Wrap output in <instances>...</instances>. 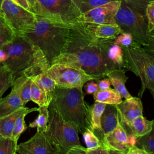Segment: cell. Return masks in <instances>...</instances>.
I'll list each match as a JSON object with an SVG mask.
<instances>
[{"mask_svg": "<svg viewBox=\"0 0 154 154\" xmlns=\"http://www.w3.org/2000/svg\"><path fill=\"white\" fill-rule=\"evenodd\" d=\"M54 63L79 67L93 76L95 81L106 77V73L112 70L102 52L99 38L82 22L70 26L67 42Z\"/></svg>", "mask_w": 154, "mask_h": 154, "instance_id": "obj_1", "label": "cell"}, {"mask_svg": "<svg viewBox=\"0 0 154 154\" xmlns=\"http://www.w3.org/2000/svg\"><path fill=\"white\" fill-rule=\"evenodd\" d=\"M1 47L8 54V59L4 64L16 76L24 75L31 78L46 72L51 66L41 49L23 37L16 35Z\"/></svg>", "mask_w": 154, "mask_h": 154, "instance_id": "obj_2", "label": "cell"}, {"mask_svg": "<svg viewBox=\"0 0 154 154\" xmlns=\"http://www.w3.org/2000/svg\"><path fill=\"white\" fill-rule=\"evenodd\" d=\"M33 30L22 37L39 48L51 66L61 53L72 25L55 22L38 15Z\"/></svg>", "mask_w": 154, "mask_h": 154, "instance_id": "obj_3", "label": "cell"}, {"mask_svg": "<svg viewBox=\"0 0 154 154\" xmlns=\"http://www.w3.org/2000/svg\"><path fill=\"white\" fill-rule=\"evenodd\" d=\"M49 108L57 110L65 120L76 126L81 134L91 129L90 106L84 100L82 88L56 87Z\"/></svg>", "mask_w": 154, "mask_h": 154, "instance_id": "obj_4", "label": "cell"}, {"mask_svg": "<svg viewBox=\"0 0 154 154\" xmlns=\"http://www.w3.org/2000/svg\"><path fill=\"white\" fill-rule=\"evenodd\" d=\"M150 0H121L116 14L117 24L122 32L132 35L134 42L144 47L148 45L150 32L146 8Z\"/></svg>", "mask_w": 154, "mask_h": 154, "instance_id": "obj_5", "label": "cell"}, {"mask_svg": "<svg viewBox=\"0 0 154 154\" xmlns=\"http://www.w3.org/2000/svg\"><path fill=\"white\" fill-rule=\"evenodd\" d=\"M122 48L124 55L123 67L141 79V87L138 96L141 98L146 89L154 88V57L134 42L128 46Z\"/></svg>", "mask_w": 154, "mask_h": 154, "instance_id": "obj_6", "label": "cell"}, {"mask_svg": "<svg viewBox=\"0 0 154 154\" xmlns=\"http://www.w3.org/2000/svg\"><path fill=\"white\" fill-rule=\"evenodd\" d=\"M49 114L48 128L44 134L60 154H67L72 147L81 144L78 129L65 120L57 110L49 108Z\"/></svg>", "mask_w": 154, "mask_h": 154, "instance_id": "obj_7", "label": "cell"}, {"mask_svg": "<svg viewBox=\"0 0 154 154\" xmlns=\"http://www.w3.org/2000/svg\"><path fill=\"white\" fill-rule=\"evenodd\" d=\"M32 11L48 20L66 25L80 22L82 16L73 0H35Z\"/></svg>", "mask_w": 154, "mask_h": 154, "instance_id": "obj_8", "label": "cell"}, {"mask_svg": "<svg viewBox=\"0 0 154 154\" xmlns=\"http://www.w3.org/2000/svg\"><path fill=\"white\" fill-rule=\"evenodd\" d=\"M0 8L1 14L16 35L23 36L33 30L37 20L35 13L10 0H2Z\"/></svg>", "mask_w": 154, "mask_h": 154, "instance_id": "obj_9", "label": "cell"}, {"mask_svg": "<svg viewBox=\"0 0 154 154\" xmlns=\"http://www.w3.org/2000/svg\"><path fill=\"white\" fill-rule=\"evenodd\" d=\"M57 87L60 88H82L84 84L94 78L82 69L63 63H54L47 70Z\"/></svg>", "mask_w": 154, "mask_h": 154, "instance_id": "obj_10", "label": "cell"}, {"mask_svg": "<svg viewBox=\"0 0 154 154\" xmlns=\"http://www.w3.org/2000/svg\"><path fill=\"white\" fill-rule=\"evenodd\" d=\"M120 5L121 0H114L94 8L82 14L80 22L95 24H117L115 16Z\"/></svg>", "mask_w": 154, "mask_h": 154, "instance_id": "obj_11", "label": "cell"}, {"mask_svg": "<svg viewBox=\"0 0 154 154\" xmlns=\"http://www.w3.org/2000/svg\"><path fill=\"white\" fill-rule=\"evenodd\" d=\"M16 151L20 154H60L45 134L38 132L28 141L17 144Z\"/></svg>", "mask_w": 154, "mask_h": 154, "instance_id": "obj_12", "label": "cell"}, {"mask_svg": "<svg viewBox=\"0 0 154 154\" xmlns=\"http://www.w3.org/2000/svg\"><path fill=\"white\" fill-rule=\"evenodd\" d=\"M101 141L110 150L111 154H125L129 147L128 134L120 120L118 125L112 131L103 135Z\"/></svg>", "mask_w": 154, "mask_h": 154, "instance_id": "obj_13", "label": "cell"}, {"mask_svg": "<svg viewBox=\"0 0 154 154\" xmlns=\"http://www.w3.org/2000/svg\"><path fill=\"white\" fill-rule=\"evenodd\" d=\"M114 40L99 38L102 52L112 69L122 68L124 66L123 48L114 44Z\"/></svg>", "mask_w": 154, "mask_h": 154, "instance_id": "obj_14", "label": "cell"}, {"mask_svg": "<svg viewBox=\"0 0 154 154\" xmlns=\"http://www.w3.org/2000/svg\"><path fill=\"white\" fill-rule=\"evenodd\" d=\"M119 114L120 122L131 120L143 116V104L141 98L132 96L125 99L120 103L116 105Z\"/></svg>", "mask_w": 154, "mask_h": 154, "instance_id": "obj_15", "label": "cell"}, {"mask_svg": "<svg viewBox=\"0 0 154 154\" xmlns=\"http://www.w3.org/2000/svg\"><path fill=\"white\" fill-rule=\"evenodd\" d=\"M153 123V120H149L143 116L131 120L120 122L128 135L133 134L137 138L149 132L152 129Z\"/></svg>", "mask_w": 154, "mask_h": 154, "instance_id": "obj_16", "label": "cell"}, {"mask_svg": "<svg viewBox=\"0 0 154 154\" xmlns=\"http://www.w3.org/2000/svg\"><path fill=\"white\" fill-rule=\"evenodd\" d=\"M38 111V108H29L22 106L10 114L0 117V135L6 137H12L15 122L18 117L23 114H29Z\"/></svg>", "mask_w": 154, "mask_h": 154, "instance_id": "obj_17", "label": "cell"}, {"mask_svg": "<svg viewBox=\"0 0 154 154\" xmlns=\"http://www.w3.org/2000/svg\"><path fill=\"white\" fill-rule=\"evenodd\" d=\"M126 70L124 67L114 69L109 71L106 76L110 80L111 85L114 87L116 91L124 99H128L132 97L125 85L128 78L126 75Z\"/></svg>", "mask_w": 154, "mask_h": 154, "instance_id": "obj_18", "label": "cell"}, {"mask_svg": "<svg viewBox=\"0 0 154 154\" xmlns=\"http://www.w3.org/2000/svg\"><path fill=\"white\" fill-rule=\"evenodd\" d=\"M85 23L88 30L97 38L115 39L122 32L117 24Z\"/></svg>", "mask_w": 154, "mask_h": 154, "instance_id": "obj_19", "label": "cell"}, {"mask_svg": "<svg viewBox=\"0 0 154 154\" xmlns=\"http://www.w3.org/2000/svg\"><path fill=\"white\" fill-rule=\"evenodd\" d=\"M119 122V114L116 105L106 104L102 114L100 124L103 135L112 131Z\"/></svg>", "mask_w": 154, "mask_h": 154, "instance_id": "obj_20", "label": "cell"}, {"mask_svg": "<svg viewBox=\"0 0 154 154\" xmlns=\"http://www.w3.org/2000/svg\"><path fill=\"white\" fill-rule=\"evenodd\" d=\"M24 106L19 94L14 88L10 93L0 99V117L11 114L17 109Z\"/></svg>", "mask_w": 154, "mask_h": 154, "instance_id": "obj_21", "label": "cell"}, {"mask_svg": "<svg viewBox=\"0 0 154 154\" xmlns=\"http://www.w3.org/2000/svg\"><path fill=\"white\" fill-rule=\"evenodd\" d=\"M106 104L99 102H95L90 106V124L91 129L95 133L99 134V138L102 140L103 135L102 132L100 119L102 114L105 108Z\"/></svg>", "mask_w": 154, "mask_h": 154, "instance_id": "obj_22", "label": "cell"}, {"mask_svg": "<svg viewBox=\"0 0 154 154\" xmlns=\"http://www.w3.org/2000/svg\"><path fill=\"white\" fill-rule=\"evenodd\" d=\"M32 79L31 78L22 75L15 79L13 87L16 89L25 106L31 100V87Z\"/></svg>", "mask_w": 154, "mask_h": 154, "instance_id": "obj_23", "label": "cell"}, {"mask_svg": "<svg viewBox=\"0 0 154 154\" xmlns=\"http://www.w3.org/2000/svg\"><path fill=\"white\" fill-rule=\"evenodd\" d=\"M45 93L48 102L50 103L57 87L54 80L51 78L46 72H43L31 78Z\"/></svg>", "mask_w": 154, "mask_h": 154, "instance_id": "obj_24", "label": "cell"}, {"mask_svg": "<svg viewBox=\"0 0 154 154\" xmlns=\"http://www.w3.org/2000/svg\"><path fill=\"white\" fill-rule=\"evenodd\" d=\"M93 95L95 102L106 104L117 105L122 101V97L114 88H109L106 90H99Z\"/></svg>", "mask_w": 154, "mask_h": 154, "instance_id": "obj_25", "label": "cell"}, {"mask_svg": "<svg viewBox=\"0 0 154 154\" xmlns=\"http://www.w3.org/2000/svg\"><path fill=\"white\" fill-rule=\"evenodd\" d=\"M15 74L4 63L0 66V99L4 93L13 87L15 80Z\"/></svg>", "mask_w": 154, "mask_h": 154, "instance_id": "obj_26", "label": "cell"}, {"mask_svg": "<svg viewBox=\"0 0 154 154\" xmlns=\"http://www.w3.org/2000/svg\"><path fill=\"white\" fill-rule=\"evenodd\" d=\"M38 115L31 123H29V128H37V132L44 133L48 128L49 121V106L44 105L38 108Z\"/></svg>", "mask_w": 154, "mask_h": 154, "instance_id": "obj_27", "label": "cell"}, {"mask_svg": "<svg viewBox=\"0 0 154 154\" xmlns=\"http://www.w3.org/2000/svg\"><path fill=\"white\" fill-rule=\"evenodd\" d=\"M16 36L15 32L0 13V46L12 41Z\"/></svg>", "mask_w": 154, "mask_h": 154, "instance_id": "obj_28", "label": "cell"}, {"mask_svg": "<svg viewBox=\"0 0 154 154\" xmlns=\"http://www.w3.org/2000/svg\"><path fill=\"white\" fill-rule=\"evenodd\" d=\"M152 129L147 134L137 138V144L147 154H154V119Z\"/></svg>", "mask_w": 154, "mask_h": 154, "instance_id": "obj_29", "label": "cell"}, {"mask_svg": "<svg viewBox=\"0 0 154 154\" xmlns=\"http://www.w3.org/2000/svg\"><path fill=\"white\" fill-rule=\"evenodd\" d=\"M114 0H73L81 14Z\"/></svg>", "mask_w": 154, "mask_h": 154, "instance_id": "obj_30", "label": "cell"}, {"mask_svg": "<svg viewBox=\"0 0 154 154\" xmlns=\"http://www.w3.org/2000/svg\"><path fill=\"white\" fill-rule=\"evenodd\" d=\"M31 100L37 103L39 106L49 105L44 91L32 81L31 87Z\"/></svg>", "mask_w": 154, "mask_h": 154, "instance_id": "obj_31", "label": "cell"}, {"mask_svg": "<svg viewBox=\"0 0 154 154\" xmlns=\"http://www.w3.org/2000/svg\"><path fill=\"white\" fill-rule=\"evenodd\" d=\"M17 143L12 137L0 135V154H16Z\"/></svg>", "mask_w": 154, "mask_h": 154, "instance_id": "obj_32", "label": "cell"}, {"mask_svg": "<svg viewBox=\"0 0 154 154\" xmlns=\"http://www.w3.org/2000/svg\"><path fill=\"white\" fill-rule=\"evenodd\" d=\"M83 138L87 148L88 149H94L101 145V140L90 128H87L82 134Z\"/></svg>", "mask_w": 154, "mask_h": 154, "instance_id": "obj_33", "label": "cell"}, {"mask_svg": "<svg viewBox=\"0 0 154 154\" xmlns=\"http://www.w3.org/2000/svg\"><path fill=\"white\" fill-rule=\"evenodd\" d=\"M26 115L27 114H23L20 115L19 117H17L15 122L12 134V138L16 143H17L20 135L27 128L25 122V117Z\"/></svg>", "mask_w": 154, "mask_h": 154, "instance_id": "obj_34", "label": "cell"}, {"mask_svg": "<svg viewBox=\"0 0 154 154\" xmlns=\"http://www.w3.org/2000/svg\"><path fill=\"white\" fill-rule=\"evenodd\" d=\"M134 42L132 35L128 32L120 33L114 40V43L121 47H126Z\"/></svg>", "mask_w": 154, "mask_h": 154, "instance_id": "obj_35", "label": "cell"}, {"mask_svg": "<svg viewBox=\"0 0 154 154\" xmlns=\"http://www.w3.org/2000/svg\"><path fill=\"white\" fill-rule=\"evenodd\" d=\"M146 13L148 22V29L150 32L154 30V0H151L148 2Z\"/></svg>", "mask_w": 154, "mask_h": 154, "instance_id": "obj_36", "label": "cell"}, {"mask_svg": "<svg viewBox=\"0 0 154 154\" xmlns=\"http://www.w3.org/2000/svg\"><path fill=\"white\" fill-rule=\"evenodd\" d=\"M102 142V141H101ZM85 154H111L110 150L102 143L97 147L88 149L85 148Z\"/></svg>", "mask_w": 154, "mask_h": 154, "instance_id": "obj_37", "label": "cell"}, {"mask_svg": "<svg viewBox=\"0 0 154 154\" xmlns=\"http://www.w3.org/2000/svg\"><path fill=\"white\" fill-rule=\"evenodd\" d=\"M94 79L90 80L84 84L85 93L87 94H93L99 90L97 82H95Z\"/></svg>", "mask_w": 154, "mask_h": 154, "instance_id": "obj_38", "label": "cell"}, {"mask_svg": "<svg viewBox=\"0 0 154 154\" xmlns=\"http://www.w3.org/2000/svg\"><path fill=\"white\" fill-rule=\"evenodd\" d=\"M143 48L147 53L154 57V30L150 33L148 45L146 46H144Z\"/></svg>", "mask_w": 154, "mask_h": 154, "instance_id": "obj_39", "label": "cell"}, {"mask_svg": "<svg viewBox=\"0 0 154 154\" xmlns=\"http://www.w3.org/2000/svg\"><path fill=\"white\" fill-rule=\"evenodd\" d=\"M98 84L99 90H106L110 88L111 82L109 78H103L96 81Z\"/></svg>", "mask_w": 154, "mask_h": 154, "instance_id": "obj_40", "label": "cell"}, {"mask_svg": "<svg viewBox=\"0 0 154 154\" xmlns=\"http://www.w3.org/2000/svg\"><path fill=\"white\" fill-rule=\"evenodd\" d=\"M126 154H147L142 148L135 145L128 147Z\"/></svg>", "mask_w": 154, "mask_h": 154, "instance_id": "obj_41", "label": "cell"}, {"mask_svg": "<svg viewBox=\"0 0 154 154\" xmlns=\"http://www.w3.org/2000/svg\"><path fill=\"white\" fill-rule=\"evenodd\" d=\"M10 1H11L14 4L18 5L22 7H23L24 8H25L26 10L32 11L31 5L28 0H10Z\"/></svg>", "mask_w": 154, "mask_h": 154, "instance_id": "obj_42", "label": "cell"}, {"mask_svg": "<svg viewBox=\"0 0 154 154\" xmlns=\"http://www.w3.org/2000/svg\"><path fill=\"white\" fill-rule=\"evenodd\" d=\"M85 148L81 144L72 147L67 152V154H85Z\"/></svg>", "mask_w": 154, "mask_h": 154, "instance_id": "obj_43", "label": "cell"}, {"mask_svg": "<svg viewBox=\"0 0 154 154\" xmlns=\"http://www.w3.org/2000/svg\"><path fill=\"white\" fill-rule=\"evenodd\" d=\"M137 143V137L133 134L128 135V147L135 146Z\"/></svg>", "mask_w": 154, "mask_h": 154, "instance_id": "obj_44", "label": "cell"}, {"mask_svg": "<svg viewBox=\"0 0 154 154\" xmlns=\"http://www.w3.org/2000/svg\"><path fill=\"white\" fill-rule=\"evenodd\" d=\"M8 59V54L4 49L0 46V63H4Z\"/></svg>", "mask_w": 154, "mask_h": 154, "instance_id": "obj_45", "label": "cell"}, {"mask_svg": "<svg viewBox=\"0 0 154 154\" xmlns=\"http://www.w3.org/2000/svg\"><path fill=\"white\" fill-rule=\"evenodd\" d=\"M31 5V7H32V8L35 5V0H28Z\"/></svg>", "mask_w": 154, "mask_h": 154, "instance_id": "obj_46", "label": "cell"}, {"mask_svg": "<svg viewBox=\"0 0 154 154\" xmlns=\"http://www.w3.org/2000/svg\"><path fill=\"white\" fill-rule=\"evenodd\" d=\"M150 90V93H151V94H152V96H153V99H154V88L150 89V90Z\"/></svg>", "mask_w": 154, "mask_h": 154, "instance_id": "obj_47", "label": "cell"}, {"mask_svg": "<svg viewBox=\"0 0 154 154\" xmlns=\"http://www.w3.org/2000/svg\"><path fill=\"white\" fill-rule=\"evenodd\" d=\"M1 64H2V63H0V66H1Z\"/></svg>", "mask_w": 154, "mask_h": 154, "instance_id": "obj_48", "label": "cell"}, {"mask_svg": "<svg viewBox=\"0 0 154 154\" xmlns=\"http://www.w3.org/2000/svg\"><path fill=\"white\" fill-rule=\"evenodd\" d=\"M0 13H1V8H0Z\"/></svg>", "mask_w": 154, "mask_h": 154, "instance_id": "obj_49", "label": "cell"}, {"mask_svg": "<svg viewBox=\"0 0 154 154\" xmlns=\"http://www.w3.org/2000/svg\"><path fill=\"white\" fill-rule=\"evenodd\" d=\"M150 1H151V0H150Z\"/></svg>", "mask_w": 154, "mask_h": 154, "instance_id": "obj_50", "label": "cell"}]
</instances>
